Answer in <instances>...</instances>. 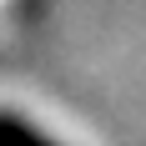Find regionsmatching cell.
<instances>
[{
  "instance_id": "6da1fadb",
  "label": "cell",
  "mask_w": 146,
  "mask_h": 146,
  "mask_svg": "<svg viewBox=\"0 0 146 146\" xmlns=\"http://www.w3.org/2000/svg\"><path fill=\"white\" fill-rule=\"evenodd\" d=\"M0 146H40L35 136H20V131H0Z\"/></svg>"
}]
</instances>
